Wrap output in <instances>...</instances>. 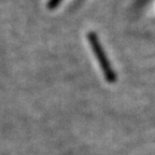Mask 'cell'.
<instances>
[{
    "instance_id": "1",
    "label": "cell",
    "mask_w": 155,
    "mask_h": 155,
    "mask_svg": "<svg viewBox=\"0 0 155 155\" xmlns=\"http://www.w3.org/2000/svg\"><path fill=\"white\" fill-rule=\"evenodd\" d=\"M87 39H88V42H90V45L93 50V53L96 56L106 80L109 83H114L116 81V73L113 70V67L111 66V64H110L109 58H108L101 43H100L97 34L94 31L88 32Z\"/></svg>"
},
{
    "instance_id": "2",
    "label": "cell",
    "mask_w": 155,
    "mask_h": 155,
    "mask_svg": "<svg viewBox=\"0 0 155 155\" xmlns=\"http://www.w3.org/2000/svg\"><path fill=\"white\" fill-rule=\"evenodd\" d=\"M63 0H48V8L50 10H53L55 9L56 7H57L59 3L61 2Z\"/></svg>"
}]
</instances>
